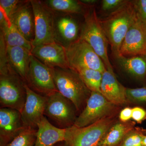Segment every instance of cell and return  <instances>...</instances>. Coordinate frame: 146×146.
I'll use <instances>...</instances> for the list:
<instances>
[{"label": "cell", "mask_w": 146, "mask_h": 146, "mask_svg": "<svg viewBox=\"0 0 146 146\" xmlns=\"http://www.w3.org/2000/svg\"><path fill=\"white\" fill-rule=\"evenodd\" d=\"M138 19L132 1H125L100 22L115 57L119 56V50L126 35Z\"/></svg>", "instance_id": "cell-1"}, {"label": "cell", "mask_w": 146, "mask_h": 146, "mask_svg": "<svg viewBox=\"0 0 146 146\" xmlns=\"http://www.w3.org/2000/svg\"><path fill=\"white\" fill-rule=\"evenodd\" d=\"M57 91L74 104L80 112L86 106L91 91L78 73L70 68H51Z\"/></svg>", "instance_id": "cell-2"}, {"label": "cell", "mask_w": 146, "mask_h": 146, "mask_svg": "<svg viewBox=\"0 0 146 146\" xmlns=\"http://www.w3.org/2000/svg\"><path fill=\"white\" fill-rule=\"evenodd\" d=\"M84 21L80 38L86 41L100 57L106 70L113 72L108 54L109 44L107 37L103 29L100 19L94 8L84 14Z\"/></svg>", "instance_id": "cell-3"}, {"label": "cell", "mask_w": 146, "mask_h": 146, "mask_svg": "<svg viewBox=\"0 0 146 146\" xmlns=\"http://www.w3.org/2000/svg\"><path fill=\"white\" fill-rule=\"evenodd\" d=\"M26 83L10 68L0 72V104L21 112L27 98Z\"/></svg>", "instance_id": "cell-4"}, {"label": "cell", "mask_w": 146, "mask_h": 146, "mask_svg": "<svg viewBox=\"0 0 146 146\" xmlns=\"http://www.w3.org/2000/svg\"><path fill=\"white\" fill-rule=\"evenodd\" d=\"M69 68L75 70L90 69L102 73L106 70L100 57L90 45L80 38L65 47Z\"/></svg>", "instance_id": "cell-5"}, {"label": "cell", "mask_w": 146, "mask_h": 146, "mask_svg": "<svg viewBox=\"0 0 146 146\" xmlns=\"http://www.w3.org/2000/svg\"><path fill=\"white\" fill-rule=\"evenodd\" d=\"M114 121L112 116L85 127L78 128L73 125L68 128L66 142L70 146H98L115 123Z\"/></svg>", "instance_id": "cell-6"}, {"label": "cell", "mask_w": 146, "mask_h": 146, "mask_svg": "<svg viewBox=\"0 0 146 146\" xmlns=\"http://www.w3.org/2000/svg\"><path fill=\"white\" fill-rule=\"evenodd\" d=\"M44 116L54 123L56 126L67 129L74 125L77 111L74 104L58 91L47 97Z\"/></svg>", "instance_id": "cell-7"}, {"label": "cell", "mask_w": 146, "mask_h": 146, "mask_svg": "<svg viewBox=\"0 0 146 146\" xmlns=\"http://www.w3.org/2000/svg\"><path fill=\"white\" fill-rule=\"evenodd\" d=\"M34 17L35 35L33 47L56 42L54 18L50 9L41 1L32 0Z\"/></svg>", "instance_id": "cell-8"}, {"label": "cell", "mask_w": 146, "mask_h": 146, "mask_svg": "<svg viewBox=\"0 0 146 146\" xmlns=\"http://www.w3.org/2000/svg\"><path fill=\"white\" fill-rule=\"evenodd\" d=\"M115 106L101 93L91 91L85 107L77 117L74 125L78 128L85 127L112 116L116 110Z\"/></svg>", "instance_id": "cell-9"}, {"label": "cell", "mask_w": 146, "mask_h": 146, "mask_svg": "<svg viewBox=\"0 0 146 146\" xmlns=\"http://www.w3.org/2000/svg\"><path fill=\"white\" fill-rule=\"evenodd\" d=\"M27 84L35 92L45 97L58 91L51 68L42 63L32 54Z\"/></svg>", "instance_id": "cell-10"}, {"label": "cell", "mask_w": 146, "mask_h": 146, "mask_svg": "<svg viewBox=\"0 0 146 146\" xmlns=\"http://www.w3.org/2000/svg\"><path fill=\"white\" fill-rule=\"evenodd\" d=\"M27 98L21 115L25 128L37 129V125L44 117L47 97L44 96L31 89L25 84Z\"/></svg>", "instance_id": "cell-11"}, {"label": "cell", "mask_w": 146, "mask_h": 146, "mask_svg": "<svg viewBox=\"0 0 146 146\" xmlns=\"http://www.w3.org/2000/svg\"><path fill=\"white\" fill-rule=\"evenodd\" d=\"M146 54V25L138 18L126 35L119 56L131 57Z\"/></svg>", "instance_id": "cell-12"}, {"label": "cell", "mask_w": 146, "mask_h": 146, "mask_svg": "<svg viewBox=\"0 0 146 146\" xmlns=\"http://www.w3.org/2000/svg\"><path fill=\"white\" fill-rule=\"evenodd\" d=\"M31 54L50 68H69L65 47L57 42L33 47Z\"/></svg>", "instance_id": "cell-13"}, {"label": "cell", "mask_w": 146, "mask_h": 146, "mask_svg": "<svg viewBox=\"0 0 146 146\" xmlns=\"http://www.w3.org/2000/svg\"><path fill=\"white\" fill-rule=\"evenodd\" d=\"M26 128L21 112L7 108L0 109V146H4Z\"/></svg>", "instance_id": "cell-14"}, {"label": "cell", "mask_w": 146, "mask_h": 146, "mask_svg": "<svg viewBox=\"0 0 146 146\" xmlns=\"http://www.w3.org/2000/svg\"><path fill=\"white\" fill-rule=\"evenodd\" d=\"M10 22L29 42L34 38V17L31 1L25 3L9 17Z\"/></svg>", "instance_id": "cell-15"}, {"label": "cell", "mask_w": 146, "mask_h": 146, "mask_svg": "<svg viewBox=\"0 0 146 146\" xmlns=\"http://www.w3.org/2000/svg\"><path fill=\"white\" fill-rule=\"evenodd\" d=\"M125 87L119 82L114 72L107 70L103 73L101 93L115 105H122L127 102Z\"/></svg>", "instance_id": "cell-16"}, {"label": "cell", "mask_w": 146, "mask_h": 146, "mask_svg": "<svg viewBox=\"0 0 146 146\" xmlns=\"http://www.w3.org/2000/svg\"><path fill=\"white\" fill-rule=\"evenodd\" d=\"M68 129H61L50 122L45 116L38 123L35 146H54L67 140Z\"/></svg>", "instance_id": "cell-17"}, {"label": "cell", "mask_w": 146, "mask_h": 146, "mask_svg": "<svg viewBox=\"0 0 146 146\" xmlns=\"http://www.w3.org/2000/svg\"><path fill=\"white\" fill-rule=\"evenodd\" d=\"M7 51L9 67L27 84L31 52L25 48L18 46H7Z\"/></svg>", "instance_id": "cell-18"}, {"label": "cell", "mask_w": 146, "mask_h": 146, "mask_svg": "<svg viewBox=\"0 0 146 146\" xmlns=\"http://www.w3.org/2000/svg\"><path fill=\"white\" fill-rule=\"evenodd\" d=\"M121 68L136 79L143 81L146 78V56H137L131 57L116 58Z\"/></svg>", "instance_id": "cell-19"}, {"label": "cell", "mask_w": 146, "mask_h": 146, "mask_svg": "<svg viewBox=\"0 0 146 146\" xmlns=\"http://www.w3.org/2000/svg\"><path fill=\"white\" fill-rule=\"evenodd\" d=\"M1 29L7 46L23 47L31 52L33 48L31 42L25 38L9 19L1 25Z\"/></svg>", "instance_id": "cell-20"}, {"label": "cell", "mask_w": 146, "mask_h": 146, "mask_svg": "<svg viewBox=\"0 0 146 146\" xmlns=\"http://www.w3.org/2000/svg\"><path fill=\"white\" fill-rule=\"evenodd\" d=\"M131 130V126L128 124L115 123L98 146H119L126 134Z\"/></svg>", "instance_id": "cell-21"}, {"label": "cell", "mask_w": 146, "mask_h": 146, "mask_svg": "<svg viewBox=\"0 0 146 146\" xmlns=\"http://www.w3.org/2000/svg\"><path fill=\"white\" fill-rule=\"evenodd\" d=\"M56 28L60 36L70 44L78 39V25L72 18L63 17L58 19L56 23Z\"/></svg>", "instance_id": "cell-22"}, {"label": "cell", "mask_w": 146, "mask_h": 146, "mask_svg": "<svg viewBox=\"0 0 146 146\" xmlns=\"http://www.w3.org/2000/svg\"><path fill=\"white\" fill-rule=\"evenodd\" d=\"M50 9L69 13H80L83 12L81 2L74 0H49L46 1Z\"/></svg>", "instance_id": "cell-23"}, {"label": "cell", "mask_w": 146, "mask_h": 146, "mask_svg": "<svg viewBox=\"0 0 146 146\" xmlns=\"http://www.w3.org/2000/svg\"><path fill=\"white\" fill-rule=\"evenodd\" d=\"M76 71L91 92L101 93L100 86L103 73L90 69H79Z\"/></svg>", "instance_id": "cell-24"}, {"label": "cell", "mask_w": 146, "mask_h": 146, "mask_svg": "<svg viewBox=\"0 0 146 146\" xmlns=\"http://www.w3.org/2000/svg\"><path fill=\"white\" fill-rule=\"evenodd\" d=\"M37 129L26 128L4 146H35Z\"/></svg>", "instance_id": "cell-25"}, {"label": "cell", "mask_w": 146, "mask_h": 146, "mask_svg": "<svg viewBox=\"0 0 146 146\" xmlns=\"http://www.w3.org/2000/svg\"><path fill=\"white\" fill-rule=\"evenodd\" d=\"M127 100L137 104H146V86L126 89Z\"/></svg>", "instance_id": "cell-26"}, {"label": "cell", "mask_w": 146, "mask_h": 146, "mask_svg": "<svg viewBox=\"0 0 146 146\" xmlns=\"http://www.w3.org/2000/svg\"><path fill=\"white\" fill-rule=\"evenodd\" d=\"M145 130H131L126 134L119 146H143Z\"/></svg>", "instance_id": "cell-27"}, {"label": "cell", "mask_w": 146, "mask_h": 146, "mask_svg": "<svg viewBox=\"0 0 146 146\" xmlns=\"http://www.w3.org/2000/svg\"><path fill=\"white\" fill-rule=\"evenodd\" d=\"M25 1L19 0H1L0 7L9 19L12 14Z\"/></svg>", "instance_id": "cell-28"}, {"label": "cell", "mask_w": 146, "mask_h": 146, "mask_svg": "<svg viewBox=\"0 0 146 146\" xmlns=\"http://www.w3.org/2000/svg\"><path fill=\"white\" fill-rule=\"evenodd\" d=\"M137 18L146 25V0L132 1Z\"/></svg>", "instance_id": "cell-29"}, {"label": "cell", "mask_w": 146, "mask_h": 146, "mask_svg": "<svg viewBox=\"0 0 146 146\" xmlns=\"http://www.w3.org/2000/svg\"><path fill=\"white\" fill-rule=\"evenodd\" d=\"M125 1V0H103L102 2V9L104 11L115 10Z\"/></svg>", "instance_id": "cell-30"}, {"label": "cell", "mask_w": 146, "mask_h": 146, "mask_svg": "<svg viewBox=\"0 0 146 146\" xmlns=\"http://www.w3.org/2000/svg\"><path fill=\"white\" fill-rule=\"evenodd\" d=\"M132 119L138 123H142L146 119V111L142 108L136 107L132 108Z\"/></svg>", "instance_id": "cell-31"}, {"label": "cell", "mask_w": 146, "mask_h": 146, "mask_svg": "<svg viewBox=\"0 0 146 146\" xmlns=\"http://www.w3.org/2000/svg\"><path fill=\"white\" fill-rule=\"evenodd\" d=\"M132 108H125L120 112L119 114L120 120L124 123L126 122L132 118Z\"/></svg>", "instance_id": "cell-32"}, {"label": "cell", "mask_w": 146, "mask_h": 146, "mask_svg": "<svg viewBox=\"0 0 146 146\" xmlns=\"http://www.w3.org/2000/svg\"><path fill=\"white\" fill-rule=\"evenodd\" d=\"M80 1L84 5H92L96 3L97 1L95 0H83V1Z\"/></svg>", "instance_id": "cell-33"}, {"label": "cell", "mask_w": 146, "mask_h": 146, "mask_svg": "<svg viewBox=\"0 0 146 146\" xmlns=\"http://www.w3.org/2000/svg\"><path fill=\"white\" fill-rule=\"evenodd\" d=\"M54 146H70V145L66 141H63V142L58 143Z\"/></svg>", "instance_id": "cell-34"}, {"label": "cell", "mask_w": 146, "mask_h": 146, "mask_svg": "<svg viewBox=\"0 0 146 146\" xmlns=\"http://www.w3.org/2000/svg\"><path fill=\"white\" fill-rule=\"evenodd\" d=\"M142 145H143V146H146V131L145 130L143 136Z\"/></svg>", "instance_id": "cell-35"}, {"label": "cell", "mask_w": 146, "mask_h": 146, "mask_svg": "<svg viewBox=\"0 0 146 146\" xmlns=\"http://www.w3.org/2000/svg\"><path fill=\"white\" fill-rule=\"evenodd\" d=\"M103 146V145H99V146Z\"/></svg>", "instance_id": "cell-36"}]
</instances>
